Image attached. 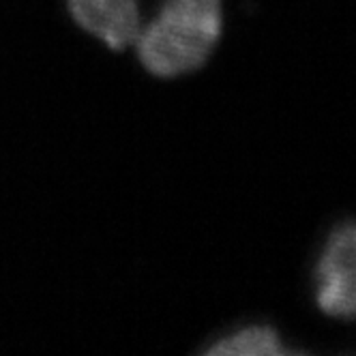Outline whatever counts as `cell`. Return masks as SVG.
<instances>
[{"instance_id":"3957f363","label":"cell","mask_w":356,"mask_h":356,"mask_svg":"<svg viewBox=\"0 0 356 356\" xmlns=\"http://www.w3.org/2000/svg\"><path fill=\"white\" fill-rule=\"evenodd\" d=\"M211 356H282V354H292L288 350L275 328L270 326H247L238 333L223 337L217 341L213 348L207 350Z\"/></svg>"},{"instance_id":"6da1fadb","label":"cell","mask_w":356,"mask_h":356,"mask_svg":"<svg viewBox=\"0 0 356 356\" xmlns=\"http://www.w3.org/2000/svg\"><path fill=\"white\" fill-rule=\"evenodd\" d=\"M80 29L122 52L134 45L144 69L178 78L209 60L221 37V0H67Z\"/></svg>"},{"instance_id":"7a4b0ae2","label":"cell","mask_w":356,"mask_h":356,"mask_svg":"<svg viewBox=\"0 0 356 356\" xmlns=\"http://www.w3.org/2000/svg\"><path fill=\"white\" fill-rule=\"evenodd\" d=\"M354 223L346 221L328 236L318 262V307L333 318H354Z\"/></svg>"}]
</instances>
